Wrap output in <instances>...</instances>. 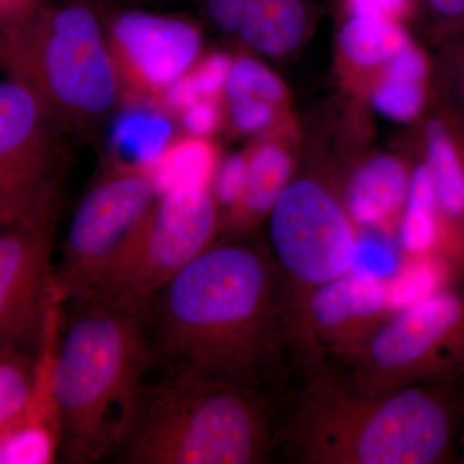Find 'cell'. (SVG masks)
I'll return each mask as SVG.
<instances>
[{
  "mask_svg": "<svg viewBox=\"0 0 464 464\" xmlns=\"http://www.w3.org/2000/svg\"><path fill=\"white\" fill-rule=\"evenodd\" d=\"M151 365L271 393L289 366L276 268L248 237L217 239L143 311Z\"/></svg>",
  "mask_w": 464,
  "mask_h": 464,
  "instance_id": "6da1fadb",
  "label": "cell"
},
{
  "mask_svg": "<svg viewBox=\"0 0 464 464\" xmlns=\"http://www.w3.org/2000/svg\"><path fill=\"white\" fill-rule=\"evenodd\" d=\"M453 378L371 393L329 362L302 381L276 450L299 464L453 462L462 414Z\"/></svg>",
  "mask_w": 464,
  "mask_h": 464,
  "instance_id": "7a4b0ae2",
  "label": "cell"
},
{
  "mask_svg": "<svg viewBox=\"0 0 464 464\" xmlns=\"http://www.w3.org/2000/svg\"><path fill=\"white\" fill-rule=\"evenodd\" d=\"M81 304L57 351L58 459L93 464L110 459L123 441L151 350L142 314L92 301Z\"/></svg>",
  "mask_w": 464,
  "mask_h": 464,
  "instance_id": "3957f363",
  "label": "cell"
},
{
  "mask_svg": "<svg viewBox=\"0 0 464 464\" xmlns=\"http://www.w3.org/2000/svg\"><path fill=\"white\" fill-rule=\"evenodd\" d=\"M279 420L264 391L192 378L143 387L121 464H265L276 451Z\"/></svg>",
  "mask_w": 464,
  "mask_h": 464,
  "instance_id": "277c9868",
  "label": "cell"
},
{
  "mask_svg": "<svg viewBox=\"0 0 464 464\" xmlns=\"http://www.w3.org/2000/svg\"><path fill=\"white\" fill-rule=\"evenodd\" d=\"M7 34V78L32 91L66 134L99 139L121 108V87L97 3L42 0Z\"/></svg>",
  "mask_w": 464,
  "mask_h": 464,
  "instance_id": "5b68a950",
  "label": "cell"
},
{
  "mask_svg": "<svg viewBox=\"0 0 464 464\" xmlns=\"http://www.w3.org/2000/svg\"><path fill=\"white\" fill-rule=\"evenodd\" d=\"M268 222L289 364L304 381L329 364L314 334L313 299L355 267L359 237L340 198L311 177L289 182Z\"/></svg>",
  "mask_w": 464,
  "mask_h": 464,
  "instance_id": "8992f818",
  "label": "cell"
},
{
  "mask_svg": "<svg viewBox=\"0 0 464 464\" xmlns=\"http://www.w3.org/2000/svg\"><path fill=\"white\" fill-rule=\"evenodd\" d=\"M221 212L209 188L159 194L76 301L142 314L150 301L218 239Z\"/></svg>",
  "mask_w": 464,
  "mask_h": 464,
  "instance_id": "52a82bcc",
  "label": "cell"
},
{
  "mask_svg": "<svg viewBox=\"0 0 464 464\" xmlns=\"http://www.w3.org/2000/svg\"><path fill=\"white\" fill-rule=\"evenodd\" d=\"M333 365V364H332ZM464 365V284L451 282L393 311L346 364L356 389L378 393L456 377Z\"/></svg>",
  "mask_w": 464,
  "mask_h": 464,
  "instance_id": "ba28073f",
  "label": "cell"
},
{
  "mask_svg": "<svg viewBox=\"0 0 464 464\" xmlns=\"http://www.w3.org/2000/svg\"><path fill=\"white\" fill-rule=\"evenodd\" d=\"M65 130L17 82H0V209L16 224L57 217Z\"/></svg>",
  "mask_w": 464,
  "mask_h": 464,
  "instance_id": "9c48e42d",
  "label": "cell"
},
{
  "mask_svg": "<svg viewBox=\"0 0 464 464\" xmlns=\"http://www.w3.org/2000/svg\"><path fill=\"white\" fill-rule=\"evenodd\" d=\"M158 195L145 168L108 161L79 201L54 266V290L63 304L84 292Z\"/></svg>",
  "mask_w": 464,
  "mask_h": 464,
  "instance_id": "30bf717a",
  "label": "cell"
},
{
  "mask_svg": "<svg viewBox=\"0 0 464 464\" xmlns=\"http://www.w3.org/2000/svg\"><path fill=\"white\" fill-rule=\"evenodd\" d=\"M121 87V106L152 103L188 72L203 50V30L183 14L97 3Z\"/></svg>",
  "mask_w": 464,
  "mask_h": 464,
  "instance_id": "8fae6325",
  "label": "cell"
},
{
  "mask_svg": "<svg viewBox=\"0 0 464 464\" xmlns=\"http://www.w3.org/2000/svg\"><path fill=\"white\" fill-rule=\"evenodd\" d=\"M54 218L0 230V347L36 348L54 295Z\"/></svg>",
  "mask_w": 464,
  "mask_h": 464,
  "instance_id": "7c38bea8",
  "label": "cell"
},
{
  "mask_svg": "<svg viewBox=\"0 0 464 464\" xmlns=\"http://www.w3.org/2000/svg\"><path fill=\"white\" fill-rule=\"evenodd\" d=\"M393 311L389 284L374 274L353 267L324 285L313 299L311 322L328 362L346 364Z\"/></svg>",
  "mask_w": 464,
  "mask_h": 464,
  "instance_id": "4fadbf2b",
  "label": "cell"
},
{
  "mask_svg": "<svg viewBox=\"0 0 464 464\" xmlns=\"http://www.w3.org/2000/svg\"><path fill=\"white\" fill-rule=\"evenodd\" d=\"M63 306L65 304L53 295L36 347L32 393L20 414L0 430V464H52L60 457L56 360L63 334Z\"/></svg>",
  "mask_w": 464,
  "mask_h": 464,
  "instance_id": "5bb4252c",
  "label": "cell"
},
{
  "mask_svg": "<svg viewBox=\"0 0 464 464\" xmlns=\"http://www.w3.org/2000/svg\"><path fill=\"white\" fill-rule=\"evenodd\" d=\"M424 163L431 174L439 218L436 262L451 282L464 284V136L445 112L427 119Z\"/></svg>",
  "mask_w": 464,
  "mask_h": 464,
  "instance_id": "9a60e30c",
  "label": "cell"
},
{
  "mask_svg": "<svg viewBox=\"0 0 464 464\" xmlns=\"http://www.w3.org/2000/svg\"><path fill=\"white\" fill-rule=\"evenodd\" d=\"M411 173L391 155L369 159L357 168L342 201L353 225L382 232H398L411 188Z\"/></svg>",
  "mask_w": 464,
  "mask_h": 464,
  "instance_id": "2e32d148",
  "label": "cell"
},
{
  "mask_svg": "<svg viewBox=\"0 0 464 464\" xmlns=\"http://www.w3.org/2000/svg\"><path fill=\"white\" fill-rule=\"evenodd\" d=\"M246 154V185L237 203L221 217V239H243L257 230L292 181V158L279 143L261 142Z\"/></svg>",
  "mask_w": 464,
  "mask_h": 464,
  "instance_id": "e0dca14e",
  "label": "cell"
},
{
  "mask_svg": "<svg viewBox=\"0 0 464 464\" xmlns=\"http://www.w3.org/2000/svg\"><path fill=\"white\" fill-rule=\"evenodd\" d=\"M310 7L307 0H243L235 38L267 56H283L304 39Z\"/></svg>",
  "mask_w": 464,
  "mask_h": 464,
  "instance_id": "ac0fdd59",
  "label": "cell"
},
{
  "mask_svg": "<svg viewBox=\"0 0 464 464\" xmlns=\"http://www.w3.org/2000/svg\"><path fill=\"white\" fill-rule=\"evenodd\" d=\"M108 161L149 167L176 136L174 119L150 103L123 105L110 121Z\"/></svg>",
  "mask_w": 464,
  "mask_h": 464,
  "instance_id": "d6986e66",
  "label": "cell"
},
{
  "mask_svg": "<svg viewBox=\"0 0 464 464\" xmlns=\"http://www.w3.org/2000/svg\"><path fill=\"white\" fill-rule=\"evenodd\" d=\"M429 63L415 45L409 43L382 67V75L372 90V105L384 118L406 123L422 114L426 105L424 83Z\"/></svg>",
  "mask_w": 464,
  "mask_h": 464,
  "instance_id": "ffe728a7",
  "label": "cell"
},
{
  "mask_svg": "<svg viewBox=\"0 0 464 464\" xmlns=\"http://www.w3.org/2000/svg\"><path fill=\"white\" fill-rule=\"evenodd\" d=\"M221 163L219 150L208 137L174 136L146 170L158 194L181 188H209Z\"/></svg>",
  "mask_w": 464,
  "mask_h": 464,
  "instance_id": "44dd1931",
  "label": "cell"
},
{
  "mask_svg": "<svg viewBox=\"0 0 464 464\" xmlns=\"http://www.w3.org/2000/svg\"><path fill=\"white\" fill-rule=\"evenodd\" d=\"M439 218L431 174L426 163L411 173L408 200L398 227L402 252L411 261H436L439 246Z\"/></svg>",
  "mask_w": 464,
  "mask_h": 464,
  "instance_id": "7402d4cb",
  "label": "cell"
},
{
  "mask_svg": "<svg viewBox=\"0 0 464 464\" xmlns=\"http://www.w3.org/2000/svg\"><path fill=\"white\" fill-rule=\"evenodd\" d=\"M411 43L398 21L348 17L340 32L342 54L360 69H382Z\"/></svg>",
  "mask_w": 464,
  "mask_h": 464,
  "instance_id": "603a6c76",
  "label": "cell"
},
{
  "mask_svg": "<svg viewBox=\"0 0 464 464\" xmlns=\"http://www.w3.org/2000/svg\"><path fill=\"white\" fill-rule=\"evenodd\" d=\"M36 350L0 347V430L20 414L35 380Z\"/></svg>",
  "mask_w": 464,
  "mask_h": 464,
  "instance_id": "cb8c5ba5",
  "label": "cell"
},
{
  "mask_svg": "<svg viewBox=\"0 0 464 464\" xmlns=\"http://www.w3.org/2000/svg\"><path fill=\"white\" fill-rule=\"evenodd\" d=\"M225 103L262 101L280 109L286 100L282 79L257 58L240 54L232 61L224 92Z\"/></svg>",
  "mask_w": 464,
  "mask_h": 464,
  "instance_id": "d4e9b609",
  "label": "cell"
},
{
  "mask_svg": "<svg viewBox=\"0 0 464 464\" xmlns=\"http://www.w3.org/2000/svg\"><path fill=\"white\" fill-rule=\"evenodd\" d=\"M232 61L234 57L221 51L200 54L188 74L201 99H224Z\"/></svg>",
  "mask_w": 464,
  "mask_h": 464,
  "instance_id": "484cf974",
  "label": "cell"
},
{
  "mask_svg": "<svg viewBox=\"0 0 464 464\" xmlns=\"http://www.w3.org/2000/svg\"><path fill=\"white\" fill-rule=\"evenodd\" d=\"M246 164H248L246 151L230 155L219 163L213 181L210 183V191L219 208L224 207L227 210L240 199L246 185Z\"/></svg>",
  "mask_w": 464,
  "mask_h": 464,
  "instance_id": "4316f807",
  "label": "cell"
},
{
  "mask_svg": "<svg viewBox=\"0 0 464 464\" xmlns=\"http://www.w3.org/2000/svg\"><path fill=\"white\" fill-rule=\"evenodd\" d=\"M225 109L222 99H200L185 110L177 121L188 134L209 139L222 127Z\"/></svg>",
  "mask_w": 464,
  "mask_h": 464,
  "instance_id": "83f0119b",
  "label": "cell"
},
{
  "mask_svg": "<svg viewBox=\"0 0 464 464\" xmlns=\"http://www.w3.org/2000/svg\"><path fill=\"white\" fill-rule=\"evenodd\" d=\"M348 17H371L402 23L417 11L415 0H343Z\"/></svg>",
  "mask_w": 464,
  "mask_h": 464,
  "instance_id": "f1b7e54d",
  "label": "cell"
},
{
  "mask_svg": "<svg viewBox=\"0 0 464 464\" xmlns=\"http://www.w3.org/2000/svg\"><path fill=\"white\" fill-rule=\"evenodd\" d=\"M438 23L449 38L464 27V0H415Z\"/></svg>",
  "mask_w": 464,
  "mask_h": 464,
  "instance_id": "f546056e",
  "label": "cell"
},
{
  "mask_svg": "<svg viewBox=\"0 0 464 464\" xmlns=\"http://www.w3.org/2000/svg\"><path fill=\"white\" fill-rule=\"evenodd\" d=\"M449 39L450 43L445 50L442 67L453 87L464 82V27Z\"/></svg>",
  "mask_w": 464,
  "mask_h": 464,
  "instance_id": "4dcf8cb0",
  "label": "cell"
},
{
  "mask_svg": "<svg viewBox=\"0 0 464 464\" xmlns=\"http://www.w3.org/2000/svg\"><path fill=\"white\" fill-rule=\"evenodd\" d=\"M42 0H0V25H14L33 11Z\"/></svg>",
  "mask_w": 464,
  "mask_h": 464,
  "instance_id": "1f68e13d",
  "label": "cell"
},
{
  "mask_svg": "<svg viewBox=\"0 0 464 464\" xmlns=\"http://www.w3.org/2000/svg\"><path fill=\"white\" fill-rule=\"evenodd\" d=\"M8 57V34L5 26L0 25V72H5Z\"/></svg>",
  "mask_w": 464,
  "mask_h": 464,
  "instance_id": "d6a6232c",
  "label": "cell"
},
{
  "mask_svg": "<svg viewBox=\"0 0 464 464\" xmlns=\"http://www.w3.org/2000/svg\"><path fill=\"white\" fill-rule=\"evenodd\" d=\"M12 225H16V222H14V219L5 212V210L0 209V230L7 228Z\"/></svg>",
  "mask_w": 464,
  "mask_h": 464,
  "instance_id": "836d02e7",
  "label": "cell"
},
{
  "mask_svg": "<svg viewBox=\"0 0 464 464\" xmlns=\"http://www.w3.org/2000/svg\"><path fill=\"white\" fill-rule=\"evenodd\" d=\"M451 88H453L454 94H456V97L458 100H459V102L462 103L464 109V82L463 83L453 85Z\"/></svg>",
  "mask_w": 464,
  "mask_h": 464,
  "instance_id": "e575fe53",
  "label": "cell"
},
{
  "mask_svg": "<svg viewBox=\"0 0 464 464\" xmlns=\"http://www.w3.org/2000/svg\"><path fill=\"white\" fill-rule=\"evenodd\" d=\"M463 373H464V365H463ZM460 450H462V459L464 462V433L462 436V440H460Z\"/></svg>",
  "mask_w": 464,
  "mask_h": 464,
  "instance_id": "d590c367",
  "label": "cell"
},
{
  "mask_svg": "<svg viewBox=\"0 0 464 464\" xmlns=\"http://www.w3.org/2000/svg\"><path fill=\"white\" fill-rule=\"evenodd\" d=\"M459 125H460V130H462V133L464 136V115H463V118L459 119Z\"/></svg>",
  "mask_w": 464,
  "mask_h": 464,
  "instance_id": "8d00e7d4",
  "label": "cell"
}]
</instances>
